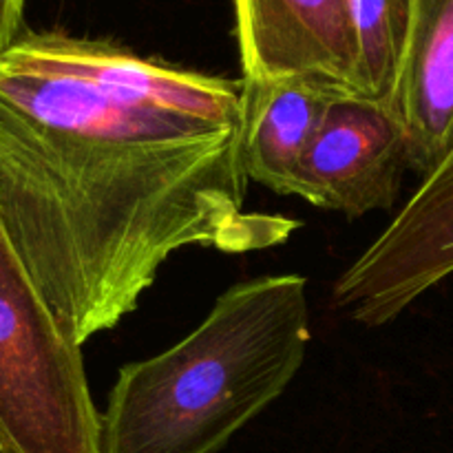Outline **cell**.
I'll use <instances>...</instances> for the list:
<instances>
[{
  "instance_id": "obj_1",
  "label": "cell",
  "mask_w": 453,
  "mask_h": 453,
  "mask_svg": "<svg viewBox=\"0 0 453 453\" xmlns=\"http://www.w3.org/2000/svg\"><path fill=\"white\" fill-rule=\"evenodd\" d=\"M242 80L25 27L0 56V226L78 348L133 312L184 248L268 250L246 206Z\"/></svg>"
},
{
  "instance_id": "obj_2",
  "label": "cell",
  "mask_w": 453,
  "mask_h": 453,
  "mask_svg": "<svg viewBox=\"0 0 453 453\" xmlns=\"http://www.w3.org/2000/svg\"><path fill=\"white\" fill-rule=\"evenodd\" d=\"M310 341L305 277L234 283L180 343L118 372L102 453H217L286 392Z\"/></svg>"
},
{
  "instance_id": "obj_3",
  "label": "cell",
  "mask_w": 453,
  "mask_h": 453,
  "mask_svg": "<svg viewBox=\"0 0 453 453\" xmlns=\"http://www.w3.org/2000/svg\"><path fill=\"white\" fill-rule=\"evenodd\" d=\"M0 453H102L82 348L0 226Z\"/></svg>"
},
{
  "instance_id": "obj_4",
  "label": "cell",
  "mask_w": 453,
  "mask_h": 453,
  "mask_svg": "<svg viewBox=\"0 0 453 453\" xmlns=\"http://www.w3.org/2000/svg\"><path fill=\"white\" fill-rule=\"evenodd\" d=\"M453 274V149L336 279V310L379 327Z\"/></svg>"
},
{
  "instance_id": "obj_5",
  "label": "cell",
  "mask_w": 453,
  "mask_h": 453,
  "mask_svg": "<svg viewBox=\"0 0 453 453\" xmlns=\"http://www.w3.org/2000/svg\"><path fill=\"white\" fill-rule=\"evenodd\" d=\"M407 146L388 106L341 93L301 159L292 195L326 211L361 217L396 203Z\"/></svg>"
},
{
  "instance_id": "obj_6",
  "label": "cell",
  "mask_w": 453,
  "mask_h": 453,
  "mask_svg": "<svg viewBox=\"0 0 453 453\" xmlns=\"http://www.w3.org/2000/svg\"><path fill=\"white\" fill-rule=\"evenodd\" d=\"M242 80L319 78L354 96L349 0H233Z\"/></svg>"
},
{
  "instance_id": "obj_7",
  "label": "cell",
  "mask_w": 453,
  "mask_h": 453,
  "mask_svg": "<svg viewBox=\"0 0 453 453\" xmlns=\"http://www.w3.org/2000/svg\"><path fill=\"white\" fill-rule=\"evenodd\" d=\"M389 111L405 135L407 164L427 177L453 149V0H411Z\"/></svg>"
},
{
  "instance_id": "obj_8",
  "label": "cell",
  "mask_w": 453,
  "mask_h": 453,
  "mask_svg": "<svg viewBox=\"0 0 453 453\" xmlns=\"http://www.w3.org/2000/svg\"><path fill=\"white\" fill-rule=\"evenodd\" d=\"M243 82V168L250 181L277 195H292L296 171L323 122L327 106L343 88L319 78Z\"/></svg>"
},
{
  "instance_id": "obj_9",
  "label": "cell",
  "mask_w": 453,
  "mask_h": 453,
  "mask_svg": "<svg viewBox=\"0 0 453 453\" xmlns=\"http://www.w3.org/2000/svg\"><path fill=\"white\" fill-rule=\"evenodd\" d=\"M411 0H349L354 35V97L392 104L410 35Z\"/></svg>"
},
{
  "instance_id": "obj_10",
  "label": "cell",
  "mask_w": 453,
  "mask_h": 453,
  "mask_svg": "<svg viewBox=\"0 0 453 453\" xmlns=\"http://www.w3.org/2000/svg\"><path fill=\"white\" fill-rule=\"evenodd\" d=\"M27 0H0V56L25 31Z\"/></svg>"
}]
</instances>
